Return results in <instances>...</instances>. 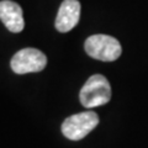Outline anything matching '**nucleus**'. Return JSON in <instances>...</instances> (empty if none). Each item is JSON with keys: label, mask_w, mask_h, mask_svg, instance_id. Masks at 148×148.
<instances>
[{"label": "nucleus", "mask_w": 148, "mask_h": 148, "mask_svg": "<svg viewBox=\"0 0 148 148\" xmlns=\"http://www.w3.org/2000/svg\"><path fill=\"white\" fill-rule=\"evenodd\" d=\"M79 99L86 109L108 104L111 99V86L108 79L101 74H94L82 88Z\"/></svg>", "instance_id": "obj_1"}, {"label": "nucleus", "mask_w": 148, "mask_h": 148, "mask_svg": "<svg viewBox=\"0 0 148 148\" xmlns=\"http://www.w3.org/2000/svg\"><path fill=\"white\" fill-rule=\"evenodd\" d=\"M84 48L91 58L104 62L116 61L122 52L119 41L108 35H92L88 37Z\"/></svg>", "instance_id": "obj_2"}, {"label": "nucleus", "mask_w": 148, "mask_h": 148, "mask_svg": "<svg viewBox=\"0 0 148 148\" xmlns=\"http://www.w3.org/2000/svg\"><path fill=\"white\" fill-rule=\"evenodd\" d=\"M99 123V116L94 111H84L72 115L62 123V133L68 140L79 141L94 130Z\"/></svg>", "instance_id": "obj_3"}, {"label": "nucleus", "mask_w": 148, "mask_h": 148, "mask_svg": "<svg viewBox=\"0 0 148 148\" xmlns=\"http://www.w3.org/2000/svg\"><path fill=\"white\" fill-rule=\"evenodd\" d=\"M10 66L16 74L36 73L47 66V57L37 48H22L11 58Z\"/></svg>", "instance_id": "obj_4"}, {"label": "nucleus", "mask_w": 148, "mask_h": 148, "mask_svg": "<svg viewBox=\"0 0 148 148\" xmlns=\"http://www.w3.org/2000/svg\"><path fill=\"white\" fill-rule=\"evenodd\" d=\"M79 17L80 3L78 0H64L56 17V29L59 32L71 31L79 22Z\"/></svg>", "instance_id": "obj_5"}, {"label": "nucleus", "mask_w": 148, "mask_h": 148, "mask_svg": "<svg viewBox=\"0 0 148 148\" xmlns=\"http://www.w3.org/2000/svg\"><path fill=\"white\" fill-rule=\"evenodd\" d=\"M0 20L11 32H21L25 27L22 9L17 3L11 0L0 1Z\"/></svg>", "instance_id": "obj_6"}]
</instances>
